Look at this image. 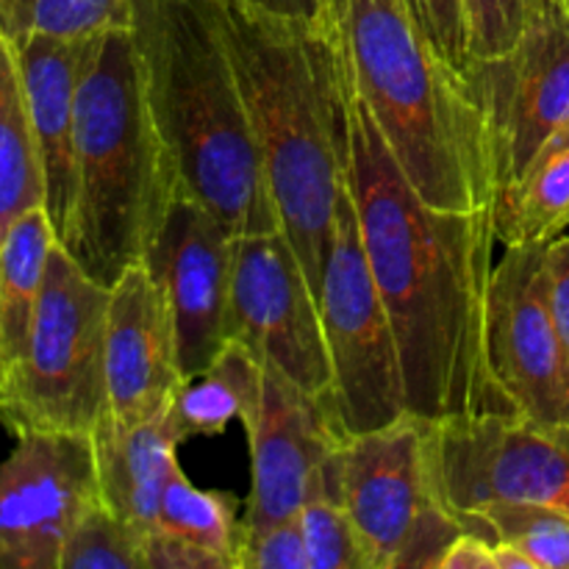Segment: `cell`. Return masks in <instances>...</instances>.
Masks as SVG:
<instances>
[{
	"label": "cell",
	"mask_w": 569,
	"mask_h": 569,
	"mask_svg": "<svg viewBox=\"0 0 569 569\" xmlns=\"http://www.w3.org/2000/svg\"><path fill=\"white\" fill-rule=\"evenodd\" d=\"M89 42L28 37L14 44L42 167V209L59 244L76 211V92Z\"/></svg>",
	"instance_id": "cell-17"
},
{
	"label": "cell",
	"mask_w": 569,
	"mask_h": 569,
	"mask_svg": "<svg viewBox=\"0 0 569 569\" xmlns=\"http://www.w3.org/2000/svg\"><path fill=\"white\" fill-rule=\"evenodd\" d=\"M237 495L222 489H200L178 467L167 481L156 528L189 539L220 556L231 569H239L244 548V515Z\"/></svg>",
	"instance_id": "cell-23"
},
{
	"label": "cell",
	"mask_w": 569,
	"mask_h": 569,
	"mask_svg": "<svg viewBox=\"0 0 569 569\" xmlns=\"http://www.w3.org/2000/svg\"><path fill=\"white\" fill-rule=\"evenodd\" d=\"M283 237L320 298L348 156V76L326 22L214 0Z\"/></svg>",
	"instance_id": "cell-2"
},
{
	"label": "cell",
	"mask_w": 569,
	"mask_h": 569,
	"mask_svg": "<svg viewBox=\"0 0 569 569\" xmlns=\"http://www.w3.org/2000/svg\"><path fill=\"white\" fill-rule=\"evenodd\" d=\"M56 233L44 209H31L0 239V389L22 361Z\"/></svg>",
	"instance_id": "cell-21"
},
{
	"label": "cell",
	"mask_w": 569,
	"mask_h": 569,
	"mask_svg": "<svg viewBox=\"0 0 569 569\" xmlns=\"http://www.w3.org/2000/svg\"><path fill=\"white\" fill-rule=\"evenodd\" d=\"M183 383L170 300L144 261H137L109 289V417L117 422L153 420L170 409Z\"/></svg>",
	"instance_id": "cell-16"
},
{
	"label": "cell",
	"mask_w": 569,
	"mask_h": 569,
	"mask_svg": "<svg viewBox=\"0 0 569 569\" xmlns=\"http://www.w3.org/2000/svg\"><path fill=\"white\" fill-rule=\"evenodd\" d=\"M231 315L233 339L248 345L261 365L331 406L320 298L283 231L233 237Z\"/></svg>",
	"instance_id": "cell-10"
},
{
	"label": "cell",
	"mask_w": 569,
	"mask_h": 569,
	"mask_svg": "<svg viewBox=\"0 0 569 569\" xmlns=\"http://www.w3.org/2000/svg\"><path fill=\"white\" fill-rule=\"evenodd\" d=\"M244 431L253 481L242 517L248 533L295 520L322 487L328 461L348 437L331 406L306 395L272 367H264L259 411Z\"/></svg>",
	"instance_id": "cell-15"
},
{
	"label": "cell",
	"mask_w": 569,
	"mask_h": 569,
	"mask_svg": "<svg viewBox=\"0 0 569 569\" xmlns=\"http://www.w3.org/2000/svg\"><path fill=\"white\" fill-rule=\"evenodd\" d=\"M437 498L461 522L489 503H539L569 517V422L478 415L433 422Z\"/></svg>",
	"instance_id": "cell-8"
},
{
	"label": "cell",
	"mask_w": 569,
	"mask_h": 569,
	"mask_svg": "<svg viewBox=\"0 0 569 569\" xmlns=\"http://www.w3.org/2000/svg\"><path fill=\"white\" fill-rule=\"evenodd\" d=\"M298 522L303 531L306 550H309L311 569H370L359 531L345 506L339 503L328 470L322 487L300 509Z\"/></svg>",
	"instance_id": "cell-26"
},
{
	"label": "cell",
	"mask_w": 569,
	"mask_h": 569,
	"mask_svg": "<svg viewBox=\"0 0 569 569\" xmlns=\"http://www.w3.org/2000/svg\"><path fill=\"white\" fill-rule=\"evenodd\" d=\"M253 9L267 11V14L283 17V20L300 22H326L328 20V0H244Z\"/></svg>",
	"instance_id": "cell-34"
},
{
	"label": "cell",
	"mask_w": 569,
	"mask_h": 569,
	"mask_svg": "<svg viewBox=\"0 0 569 569\" xmlns=\"http://www.w3.org/2000/svg\"><path fill=\"white\" fill-rule=\"evenodd\" d=\"M142 261L170 300L181 370L192 381L233 339V237L178 189Z\"/></svg>",
	"instance_id": "cell-14"
},
{
	"label": "cell",
	"mask_w": 569,
	"mask_h": 569,
	"mask_svg": "<svg viewBox=\"0 0 569 569\" xmlns=\"http://www.w3.org/2000/svg\"><path fill=\"white\" fill-rule=\"evenodd\" d=\"M128 26L183 192L231 237L281 231L214 0H133Z\"/></svg>",
	"instance_id": "cell-4"
},
{
	"label": "cell",
	"mask_w": 569,
	"mask_h": 569,
	"mask_svg": "<svg viewBox=\"0 0 569 569\" xmlns=\"http://www.w3.org/2000/svg\"><path fill=\"white\" fill-rule=\"evenodd\" d=\"M559 3H561V6H565V9L569 11V0H559Z\"/></svg>",
	"instance_id": "cell-37"
},
{
	"label": "cell",
	"mask_w": 569,
	"mask_h": 569,
	"mask_svg": "<svg viewBox=\"0 0 569 569\" xmlns=\"http://www.w3.org/2000/svg\"><path fill=\"white\" fill-rule=\"evenodd\" d=\"M239 569H311L298 517L244 537Z\"/></svg>",
	"instance_id": "cell-29"
},
{
	"label": "cell",
	"mask_w": 569,
	"mask_h": 569,
	"mask_svg": "<svg viewBox=\"0 0 569 569\" xmlns=\"http://www.w3.org/2000/svg\"><path fill=\"white\" fill-rule=\"evenodd\" d=\"M44 187L17 48L0 28V239L14 220L42 209Z\"/></svg>",
	"instance_id": "cell-22"
},
{
	"label": "cell",
	"mask_w": 569,
	"mask_h": 569,
	"mask_svg": "<svg viewBox=\"0 0 569 569\" xmlns=\"http://www.w3.org/2000/svg\"><path fill=\"white\" fill-rule=\"evenodd\" d=\"M98 503L92 433H20L0 465V569H61L67 537Z\"/></svg>",
	"instance_id": "cell-12"
},
{
	"label": "cell",
	"mask_w": 569,
	"mask_h": 569,
	"mask_svg": "<svg viewBox=\"0 0 569 569\" xmlns=\"http://www.w3.org/2000/svg\"><path fill=\"white\" fill-rule=\"evenodd\" d=\"M548 242L506 248L489 287V361L506 398L539 422H569V356L548 289Z\"/></svg>",
	"instance_id": "cell-13"
},
{
	"label": "cell",
	"mask_w": 569,
	"mask_h": 569,
	"mask_svg": "<svg viewBox=\"0 0 569 569\" xmlns=\"http://www.w3.org/2000/svg\"><path fill=\"white\" fill-rule=\"evenodd\" d=\"M22 6L26 0H0V28H3L6 37H14L17 31V22H20L22 14Z\"/></svg>",
	"instance_id": "cell-36"
},
{
	"label": "cell",
	"mask_w": 569,
	"mask_h": 569,
	"mask_svg": "<svg viewBox=\"0 0 569 569\" xmlns=\"http://www.w3.org/2000/svg\"><path fill=\"white\" fill-rule=\"evenodd\" d=\"M109 289L59 242L44 270L26 353L0 389V422L28 431L92 433L109 415Z\"/></svg>",
	"instance_id": "cell-6"
},
{
	"label": "cell",
	"mask_w": 569,
	"mask_h": 569,
	"mask_svg": "<svg viewBox=\"0 0 569 569\" xmlns=\"http://www.w3.org/2000/svg\"><path fill=\"white\" fill-rule=\"evenodd\" d=\"M439 569H495V542L478 533H461Z\"/></svg>",
	"instance_id": "cell-33"
},
{
	"label": "cell",
	"mask_w": 569,
	"mask_h": 569,
	"mask_svg": "<svg viewBox=\"0 0 569 569\" xmlns=\"http://www.w3.org/2000/svg\"><path fill=\"white\" fill-rule=\"evenodd\" d=\"M498 244L550 242L569 231V126L537 150L526 170L492 200Z\"/></svg>",
	"instance_id": "cell-19"
},
{
	"label": "cell",
	"mask_w": 569,
	"mask_h": 569,
	"mask_svg": "<svg viewBox=\"0 0 569 569\" xmlns=\"http://www.w3.org/2000/svg\"><path fill=\"white\" fill-rule=\"evenodd\" d=\"M465 76L487 120L500 189L569 126V11L559 0H539L522 37L506 53L467 61Z\"/></svg>",
	"instance_id": "cell-9"
},
{
	"label": "cell",
	"mask_w": 569,
	"mask_h": 569,
	"mask_svg": "<svg viewBox=\"0 0 569 569\" xmlns=\"http://www.w3.org/2000/svg\"><path fill=\"white\" fill-rule=\"evenodd\" d=\"M320 317L333 376L331 409L339 428L353 437L403 417L409 409L398 337L367 261L348 172L322 270Z\"/></svg>",
	"instance_id": "cell-7"
},
{
	"label": "cell",
	"mask_w": 569,
	"mask_h": 569,
	"mask_svg": "<svg viewBox=\"0 0 569 569\" xmlns=\"http://www.w3.org/2000/svg\"><path fill=\"white\" fill-rule=\"evenodd\" d=\"M100 503L148 537L159 522L167 481L178 470V433L164 415L117 422L106 415L92 431Z\"/></svg>",
	"instance_id": "cell-18"
},
{
	"label": "cell",
	"mask_w": 569,
	"mask_h": 569,
	"mask_svg": "<svg viewBox=\"0 0 569 569\" xmlns=\"http://www.w3.org/2000/svg\"><path fill=\"white\" fill-rule=\"evenodd\" d=\"M345 172L398 337L406 409L431 422L517 411L489 361L492 206L439 211L422 203L350 78Z\"/></svg>",
	"instance_id": "cell-1"
},
{
	"label": "cell",
	"mask_w": 569,
	"mask_h": 569,
	"mask_svg": "<svg viewBox=\"0 0 569 569\" xmlns=\"http://www.w3.org/2000/svg\"><path fill=\"white\" fill-rule=\"evenodd\" d=\"M328 11L350 83L422 203L492 206L487 120L465 67L428 39L406 0H328Z\"/></svg>",
	"instance_id": "cell-3"
},
{
	"label": "cell",
	"mask_w": 569,
	"mask_h": 569,
	"mask_svg": "<svg viewBox=\"0 0 569 569\" xmlns=\"http://www.w3.org/2000/svg\"><path fill=\"white\" fill-rule=\"evenodd\" d=\"M433 422L406 411L389 426L345 437L331 487L359 531L370 569H398L411 533L439 503L431 467Z\"/></svg>",
	"instance_id": "cell-11"
},
{
	"label": "cell",
	"mask_w": 569,
	"mask_h": 569,
	"mask_svg": "<svg viewBox=\"0 0 569 569\" xmlns=\"http://www.w3.org/2000/svg\"><path fill=\"white\" fill-rule=\"evenodd\" d=\"M461 3H465L467 61H470L506 53L522 37L539 0H461Z\"/></svg>",
	"instance_id": "cell-28"
},
{
	"label": "cell",
	"mask_w": 569,
	"mask_h": 569,
	"mask_svg": "<svg viewBox=\"0 0 569 569\" xmlns=\"http://www.w3.org/2000/svg\"><path fill=\"white\" fill-rule=\"evenodd\" d=\"M548 289L556 328L569 356V231L548 242Z\"/></svg>",
	"instance_id": "cell-32"
},
{
	"label": "cell",
	"mask_w": 569,
	"mask_h": 569,
	"mask_svg": "<svg viewBox=\"0 0 569 569\" xmlns=\"http://www.w3.org/2000/svg\"><path fill=\"white\" fill-rule=\"evenodd\" d=\"M420 22L422 31L428 33L433 44L465 67L467 61V22H465V3L461 0H406Z\"/></svg>",
	"instance_id": "cell-30"
},
{
	"label": "cell",
	"mask_w": 569,
	"mask_h": 569,
	"mask_svg": "<svg viewBox=\"0 0 569 569\" xmlns=\"http://www.w3.org/2000/svg\"><path fill=\"white\" fill-rule=\"evenodd\" d=\"M465 528L495 545H511L533 569H569V517L539 503H489L472 511Z\"/></svg>",
	"instance_id": "cell-24"
},
{
	"label": "cell",
	"mask_w": 569,
	"mask_h": 569,
	"mask_svg": "<svg viewBox=\"0 0 569 569\" xmlns=\"http://www.w3.org/2000/svg\"><path fill=\"white\" fill-rule=\"evenodd\" d=\"M61 569H144V533L98 503L67 537Z\"/></svg>",
	"instance_id": "cell-27"
},
{
	"label": "cell",
	"mask_w": 569,
	"mask_h": 569,
	"mask_svg": "<svg viewBox=\"0 0 569 569\" xmlns=\"http://www.w3.org/2000/svg\"><path fill=\"white\" fill-rule=\"evenodd\" d=\"M495 569H533L531 559L511 545H495Z\"/></svg>",
	"instance_id": "cell-35"
},
{
	"label": "cell",
	"mask_w": 569,
	"mask_h": 569,
	"mask_svg": "<svg viewBox=\"0 0 569 569\" xmlns=\"http://www.w3.org/2000/svg\"><path fill=\"white\" fill-rule=\"evenodd\" d=\"M133 0H26L11 42L28 37L89 42L114 26L131 22Z\"/></svg>",
	"instance_id": "cell-25"
},
{
	"label": "cell",
	"mask_w": 569,
	"mask_h": 569,
	"mask_svg": "<svg viewBox=\"0 0 569 569\" xmlns=\"http://www.w3.org/2000/svg\"><path fill=\"white\" fill-rule=\"evenodd\" d=\"M264 389V365L239 339L220 350L203 376L178 389L167 409L172 431L181 442L194 437H217L233 420L248 426L256 417Z\"/></svg>",
	"instance_id": "cell-20"
},
{
	"label": "cell",
	"mask_w": 569,
	"mask_h": 569,
	"mask_svg": "<svg viewBox=\"0 0 569 569\" xmlns=\"http://www.w3.org/2000/svg\"><path fill=\"white\" fill-rule=\"evenodd\" d=\"M181 189L144 94L131 26L87 44L76 92V211L61 248L111 283L144 259Z\"/></svg>",
	"instance_id": "cell-5"
},
{
	"label": "cell",
	"mask_w": 569,
	"mask_h": 569,
	"mask_svg": "<svg viewBox=\"0 0 569 569\" xmlns=\"http://www.w3.org/2000/svg\"><path fill=\"white\" fill-rule=\"evenodd\" d=\"M144 569H231L211 550L153 528L144 537Z\"/></svg>",
	"instance_id": "cell-31"
}]
</instances>
